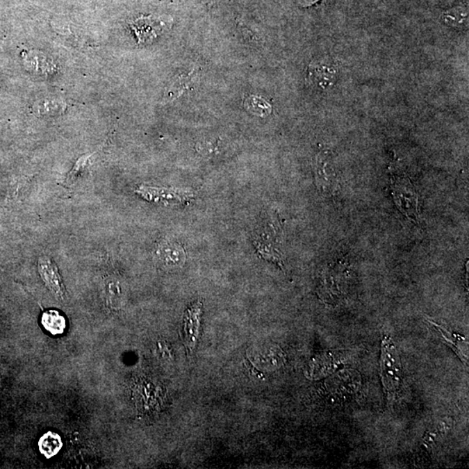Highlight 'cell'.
I'll use <instances>...</instances> for the list:
<instances>
[{"mask_svg":"<svg viewBox=\"0 0 469 469\" xmlns=\"http://www.w3.org/2000/svg\"><path fill=\"white\" fill-rule=\"evenodd\" d=\"M429 322L430 323V325H432L433 328L436 329V331L439 333L441 340L446 343L447 345H450L464 363H467V354H465L464 350L462 349L461 347V344H465L466 343L464 337L448 331L445 327L437 324V323L432 321V320H429Z\"/></svg>","mask_w":469,"mask_h":469,"instance_id":"7","label":"cell"},{"mask_svg":"<svg viewBox=\"0 0 469 469\" xmlns=\"http://www.w3.org/2000/svg\"><path fill=\"white\" fill-rule=\"evenodd\" d=\"M443 22L454 27L465 26L468 24V12L462 7L447 10L441 15Z\"/></svg>","mask_w":469,"mask_h":469,"instance_id":"9","label":"cell"},{"mask_svg":"<svg viewBox=\"0 0 469 469\" xmlns=\"http://www.w3.org/2000/svg\"><path fill=\"white\" fill-rule=\"evenodd\" d=\"M393 190L395 203L400 210L413 220L418 221V200L409 181L396 177L393 183Z\"/></svg>","mask_w":469,"mask_h":469,"instance_id":"2","label":"cell"},{"mask_svg":"<svg viewBox=\"0 0 469 469\" xmlns=\"http://www.w3.org/2000/svg\"><path fill=\"white\" fill-rule=\"evenodd\" d=\"M246 106L249 110L258 116H267L271 110L270 104L258 97H250L246 101Z\"/></svg>","mask_w":469,"mask_h":469,"instance_id":"11","label":"cell"},{"mask_svg":"<svg viewBox=\"0 0 469 469\" xmlns=\"http://www.w3.org/2000/svg\"><path fill=\"white\" fill-rule=\"evenodd\" d=\"M63 446L62 440L58 434L47 432L38 441L40 453L45 457L51 458L57 454Z\"/></svg>","mask_w":469,"mask_h":469,"instance_id":"8","label":"cell"},{"mask_svg":"<svg viewBox=\"0 0 469 469\" xmlns=\"http://www.w3.org/2000/svg\"><path fill=\"white\" fill-rule=\"evenodd\" d=\"M381 375L388 400L395 399L401 390L402 371L397 347L388 336H384L381 343Z\"/></svg>","mask_w":469,"mask_h":469,"instance_id":"1","label":"cell"},{"mask_svg":"<svg viewBox=\"0 0 469 469\" xmlns=\"http://www.w3.org/2000/svg\"><path fill=\"white\" fill-rule=\"evenodd\" d=\"M137 194L149 201L163 204H184L191 199V195L176 190L141 186L135 190Z\"/></svg>","mask_w":469,"mask_h":469,"instance_id":"3","label":"cell"},{"mask_svg":"<svg viewBox=\"0 0 469 469\" xmlns=\"http://www.w3.org/2000/svg\"><path fill=\"white\" fill-rule=\"evenodd\" d=\"M41 324L51 336H58L65 333L67 322L61 312L56 309H48L41 315Z\"/></svg>","mask_w":469,"mask_h":469,"instance_id":"6","label":"cell"},{"mask_svg":"<svg viewBox=\"0 0 469 469\" xmlns=\"http://www.w3.org/2000/svg\"><path fill=\"white\" fill-rule=\"evenodd\" d=\"M301 3H304V6L311 5V3H314L316 0H298Z\"/></svg>","mask_w":469,"mask_h":469,"instance_id":"12","label":"cell"},{"mask_svg":"<svg viewBox=\"0 0 469 469\" xmlns=\"http://www.w3.org/2000/svg\"><path fill=\"white\" fill-rule=\"evenodd\" d=\"M38 271H40L42 279L54 292L56 297H64L65 288L56 264L47 256L41 257L38 261Z\"/></svg>","mask_w":469,"mask_h":469,"instance_id":"4","label":"cell"},{"mask_svg":"<svg viewBox=\"0 0 469 469\" xmlns=\"http://www.w3.org/2000/svg\"><path fill=\"white\" fill-rule=\"evenodd\" d=\"M156 257L163 266L182 265L186 261V252L182 247L174 242H163L156 249Z\"/></svg>","mask_w":469,"mask_h":469,"instance_id":"5","label":"cell"},{"mask_svg":"<svg viewBox=\"0 0 469 469\" xmlns=\"http://www.w3.org/2000/svg\"><path fill=\"white\" fill-rule=\"evenodd\" d=\"M95 154L96 153H92V154L90 155H83L81 158L78 159V161L75 163L71 172H69L68 175L65 177L66 186H72V184L74 183L76 181L79 179V176H81L83 174L85 173V170L89 168L90 160H92V156Z\"/></svg>","mask_w":469,"mask_h":469,"instance_id":"10","label":"cell"}]
</instances>
